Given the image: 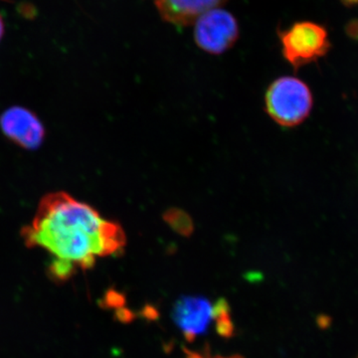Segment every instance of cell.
I'll return each mask as SVG.
<instances>
[{
  "label": "cell",
  "instance_id": "12",
  "mask_svg": "<svg viewBox=\"0 0 358 358\" xmlns=\"http://www.w3.org/2000/svg\"><path fill=\"white\" fill-rule=\"evenodd\" d=\"M343 1H345V2H346V3H348V4H355V3H357L358 0H343Z\"/></svg>",
  "mask_w": 358,
  "mask_h": 358
},
{
  "label": "cell",
  "instance_id": "2",
  "mask_svg": "<svg viewBox=\"0 0 358 358\" xmlns=\"http://www.w3.org/2000/svg\"><path fill=\"white\" fill-rule=\"evenodd\" d=\"M312 108V92L299 78H279L270 85L266 93L268 114L282 127L301 124L310 115Z\"/></svg>",
  "mask_w": 358,
  "mask_h": 358
},
{
  "label": "cell",
  "instance_id": "5",
  "mask_svg": "<svg viewBox=\"0 0 358 358\" xmlns=\"http://www.w3.org/2000/svg\"><path fill=\"white\" fill-rule=\"evenodd\" d=\"M2 131L20 147L26 150L39 148L44 138V127L29 110L13 107L0 117Z\"/></svg>",
  "mask_w": 358,
  "mask_h": 358
},
{
  "label": "cell",
  "instance_id": "6",
  "mask_svg": "<svg viewBox=\"0 0 358 358\" xmlns=\"http://www.w3.org/2000/svg\"><path fill=\"white\" fill-rule=\"evenodd\" d=\"M173 319L188 341L204 334L213 320V305L203 296H182L174 303Z\"/></svg>",
  "mask_w": 358,
  "mask_h": 358
},
{
  "label": "cell",
  "instance_id": "3",
  "mask_svg": "<svg viewBox=\"0 0 358 358\" xmlns=\"http://www.w3.org/2000/svg\"><path fill=\"white\" fill-rule=\"evenodd\" d=\"M278 35L282 56L294 69L315 62L331 49L326 28L312 21L294 23L287 29H280Z\"/></svg>",
  "mask_w": 358,
  "mask_h": 358
},
{
  "label": "cell",
  "instance_id": "9",
  "mask_svg": "<svg viewBox=\"0 0 358 358\" xmlns=\"http://www.w3.org/2000/svg\"><path fill=\"white\" fill-rule=\"evenodd\" d=\"M166 220L174 230L181 234L187 235L192 231V219L182 211L173 209V210L167 212Z\"/></svg>",
  "mask_w": 358,
  "mask_h": 358
},
{
  "label": "cell",
  "instance_id": "8",
  "mask_svg": "<svg viewBox=\"0 0 358 358\" xmlns=\"http://www.w3.org/2000/svg\"><path fill=\"white\" fill-rule=\"evenodd\" d=\"M213 320H216L217 333L224 338H230L233 334L232 320L229 303L224 299H220L213 305Z\"/></svg>",
  "mask_w": 358,
  "mask_h": 358
},
{
  "label": "cell",
  "instance_id": "7",
  "mask_svg": "<svg viewBox=\"0 0 358 358\" xmlns=\"http://www.w3.org/2000/svg\"><path fill=\"white\" fill-rule=\"evenodd\" d=\"M228 0H152L162 20L178 27L192 25L201 14Z\"/></svg>",
  "mask_w": 358,
  "mask_h": 358
},
{
  "label": "cell",
  "instance_id": "1",
  "mask_svg": "<svg viewBox=\"0 0 358 358\" xmlns=\"http://www.w3.org/2000/svg\"><path fill=\"white\" fill-rule=\"evenodd\" d=\"M22 237L26 246L43 249L52 257L49 274L56 281L70 279L78 268L94 267L98 259L120 255L126 246L121 225L66 192L41 199Z\"/></svg>",
  "mask_w": 358,
  "mask_h": 358
},
{
  "label": "cell",
  "instance_id": "10",
  "mask_svg": "<svg viewBox=\"0 0 358 358\" xmlns=\"http://www.w3.org/2000/svg\"><path fill=\"white\" fill-rule=\"evenodd\" d=\"M4 31H6L4 21L3 18H2L1 14H0V41H1L2 37H3Z\"/></svg>",
  "mask_w": 358,
  "mask_h": 358
},
{
  "label": "cell",
  "instance_id": "13",
  "mask_svg": "<svg viewBox=\"0 0 358 358\" xmlns=\"http://www.w3.org/2000/svg\"><path fill=\"white\" fill-rule=\"evenodd\" d=\"M358 358V357H357Z\"/></svg>",
  "mask_w": 358,
  "mask_h": 358
},
{
  "label": "cell",
  "instance_id": "11",
  "mask_svg": "<svg viewBox=\"0 0 358 358\" xmlns=\"http://www.w3.org/2000/svg\"><path fill=\"white\" fill-rule=\"evenodd\" d=\"M207 358H244V357H240V355H233V357H210V355H208V357H207Z\"/></svg>",
  "mask_w": 358,
  "mask_h": 358
},
{
  "label": "cell",
  "instance_id": "4",
  "mask_svg": "<svg viewBox=\"0 0 358 358\" xmlns=\"http://www.w3.org/2000/svg\"><path fill=\"white\" fill-rule=\"evenodd\" d=\"M193 38L201 50L220 55L239 38V24L229 11L217 7L206 11L193 22Z\"/></svg>",
  "mask_w": 358,
  "mask_h": 358
}]
</instances>
